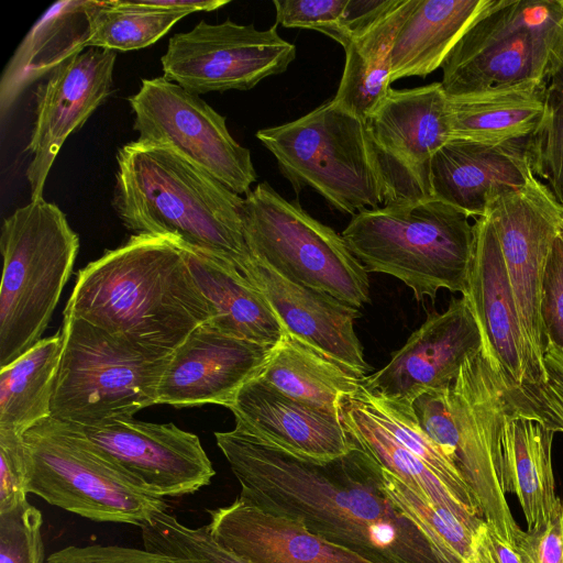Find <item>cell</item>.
Listing matches in <instances>:
<instances>
[{
	"label": "cell",
	"mask_w": 563,
	"mask_h": 563,
	"mask_svg": "<svg viewBox=\"0 0 563 563\" xmlns=\"http://www.w3.org/2000/svg\"><path fill=\"white\" fill-rule=\"evenodd\" d=\"M400 0H349L344 9L341 29L344 35L343 47L349 41L378 23Z\"/></svg>",
	"instance_id": "46"
},
{
	"label": "cell",
	"mask_w": 563,
	"mask_h": 563,
	"mask_svg": "<svg viewBox=\"0 0 563 563\" xmlns=\"http://www.w3.org/2000/svg\"><path fill=\"white\" fill-rule=\"evenodd\" d=\"M274 347L224 334L206 322L170 355L157 404L229 408L242 387L261 376Z\"/></svg>",
	"instance_id": "19"
},
{
	"label": "cell",
	"mask_w": 563,
	"mask_h": 563,
	"mask_svg": "<svg viewBox=\"0 0 563 563\" xmlns=\"http://www.w3.org/2000/svg\"><path fill=\"white\" fill-rule=\"evenodd\" d=\"M385 205L434 199L432 157L451 137L449 99L441 82L390 89L366 120Z\"/></svg>",
	"instance_id": "14"
},
{
	"label": "cell",
	"mask_w": 563,
	"mask_h": 563,
	"mask_svg": "<svg viewBox=\"0 0 563 563\" xmlns=\"http://www.w3.org/2000/svg\"><path fill=\"white\" fill-rule=\"evenodd\" d=\"M483 338L465 295L432 313L379 371L362 379L373 396L412 406L424 393L449 387L467 358L483 349Z\"/></svg>",
	"instance_id": "17"
},
{
	"label": "cell",
	"mask_w": 563,
	"mask_h": 563,
	"mask_svg": "<svg viewBox=\"0 0 563 563\" xmlns=\"http://www.w3.org/2000/svg\"><path fill=\"white\" fill-rule=\"evenodd\" d=\"M545 84L528 81L448 98L452 137L499 144L530 136L544 112Z\"/></svg>",
	"instance_id": "29"
},
{
	"label": "cell",
	"mask_w": 563,
	"mask_h": 563,
	"mask_svg": "<svg viewBox=\"0 0 563 563\" xmlns=\"http://www.w3.org/2000/svg\"><path fill=\"white\" fill-rule=\"evenodd\" d=\"M542 364V378L532 385H520V391L544 423L563 433V353L545 343Z\"/></svg>",
	"instance_id": "40"
},
{
	"label": "cell",
	"mask_w": 563,
	"mask_h": 563,
	"mask_svg": "<svg viewBox=\"0 0 563 563\" xmlns=\"http://www.w3.org/2000/svg\"><path fill=\"white\" fill-rule=\"evenodd\" d=\"M135 141L165 147L238 195L257 179L251 152L230 134L225 117L164 76L145 78L129 97Z\"/></svg>",
	"instance_id": "12"
},
{
	"label": "cell",
	"mask_w": 563,
	"mask_h": 563,
	"mask_svg": "<svg viewBox=\"0 0 563 563\" xmlns=\"http://www.w3.org/2000/svg\"><path fill=\"white\" fill-rule=\"evenodd\" d=\"M64 317L174 352L211 309L177 245L134 234L77 273Z\"/></svg>",
	"instance_id": "2"
},
{
	"label": "cell",
	"mask_w": 563,
	"mask_h": 563,
	"mask_svg": "<svg viewBox=\"0 0 563 563\" xmlns=\"http://www.w3.org/2000/svg\"><path fill=\"white\" fill-rule=\"evenodd\" d=\"M64 346L60 329L41 339L0 371V431L23 435L51 417L56 375Z\"/></svg>",
	"instance_id": "32"
},
{
	"label": "cell",
	"mask_w": 563,
	"mask_h": 563,
	"mask_svg": "<svg viewBox=\"0 0 563 563\" xmlns=\"http://www.w3.org/2000/svg\"><path fill=\"white\" fill-rule=\"evenodd\" d=\"M470 217L437 199L365 209L341 235L367 273L400 279L415 298L466 294L474 230Z\"/></svg>",
	"instance_id": "5"
},
{
	"label": "cell",
	"mask_w": 563,
	"mask_h": 563,
	"mask_svg": "<svg viewBox=\"0 0 563 563\" xmlns=\"http://www.w3.org/2000/svg\"><path fill=\"white\" fill-rule=\"evenodd\" d=\"M178 247L210 306L209 325L224 334L262 344L275 346L282 340L286 333L283 323L262 291L236 268Z\"/></svg>",
	"instance_id": "27"
},
{
	"label": "cell",
	"mask_w": 563,
	"mask_h": 563,
	"mask_svg": "<svg viewBox=\"0 0 563 563\" xmlns=\"http://www.w3.org/2000/svg\"><path fill=\"white\" fill-rule=\"evenodd\" d=\"M98 4L95 0L58 1L37 20L2 74L1 117L27 86L88 47Z\"/></svg>",
	"instance_id": "26"
},
{
	"label": "cell",
	"mask_w": 563,
	"mask_h": 563,
	"mask_svg": "<svg viewBox=\"0 0 563 563\" xmlns=\"http://www.w3.org/2000/svg\"><path fill=\"white\" fill-rule=\"evenodd\" d=\"M189 13L147 4L144 0L99 1L88 47L132 51L162 38Z\"/></svg>",
	"instance_id": "35"
},
{
	"label": "cell",
	"mask_w": 563,
	"mask_h": 563,
	"mask_svg": "<svg viewBox=\"0 0 563 563\" xmlns=\"http://www.w3.org/2000/svg\"><path fill=\"white\" fill-rule=\"evenodd\" d=\"M26 488L49 505L98 522L142 527L165 499L103 457L71 423L47 418L23 434Z\"/></svg>",
	"instance_id": "9"
},
{
	"label": "cell",
	"mask_w": 563,
	"mask_h": 563,
	"mask_svg": "<svg viewBox=\"0 0 563 563\" xmlns=\"http://www.w3.org/2000/svg\"><path fill=\"white\" fill-rule=\"evenodd\" d=\"M147 4L169 10L192 13L196 11H213L227 3L228 0H144Z\"/></svg>",
	"instance_id": "47"
},
{
	"label": "cell",
	"mask_w": 563,
	"mask_h": 563,
	"mask_svg": "<svg viewBox=\"0 0 563 563\" xmlns=\"http://www.w3.org/2000/svg\"><path fill=\"white\" fill-rule=\"evenodd\" d=\"M497 0H418L390 52L391 82L442 67L466 29Z\"/></svg>",
	"instance_id": "28"
},
{
	"label": "cell",
	"mask_w": 563,
	"mask_h": 563,
	"mask_svg": "<svg viewBox=\"0 0 563 563\" xmlns=\"http://www.w3.org/2000/svg\"><path fill=\"white\" fill-rule=\"evenodd\" d=\"M43 516L29 501L0 512V563H44Z\"/></svg>",
	"instance_id": "39"
},
{
	"label": "cell",
	"mask_w": 563,
	"mask_h": 563,
	"mask_svg": "<svg viewBox=\"0 0 563 563\" xmlns=\"http://www.w3.org/2000/svg\"><path fill=\"white\" fill-rule=\"evenodd\" d=\"M45 563H179L170 555L148 550L113 545H68L46 559Z\"/></svg>",
	"instance_id": "44"
},
{
	"label": "cell",
	"mask_w": 563,
	"mask_h": 563,
	"mask_svg": "<svg viewBox=\"0 0 563 563\" xmlns=\"http://www.w3.org/2000/svg\"><path fill=\"white\" fill-rule=\"evenodd\" d=\"M417 3L418 0H400L378 23L343 47L345 63L332 99L335 104L366 121L383 102L391 89L389 57L394 41Z\"/></svg>",
	"instance_id": "31"
},
{
	"label": "cell",
	"mask_w": 563,
	"mask_h": 563,
	"mask_svg": "<svg viewBox=\"0 0 563 563\" xmlns=\"http://www.w3.org/2000/svg\"><path fill=\"white\" fill-rule=\"evenodd\" d=\"M245 277L262 291L288 333L361 377L372 371L354 330L358 308L292 283L254 257Z\"/></svg>",
	"instance_id": "20"
},
{
	"label": "cell",
	"mask_w": 563,
	"mask_h": 563,
	"mask_svg": "<svg viewBox=\"0 0 563 563\" xmlns=\"http://www.w3.org/2000/svg\"><path fill=\"white\" fill-rule=\"evenodd\" d=\"M256 137L297 194L312 188L352 217L385 205L366 121L332 99L294 121L258 130Z\"/></svg>",
	"instance_id": "8"
},
{
	"label": "cell",
	"mask_w": 563,
	"mask_h": 563,
	"mask_svg": "<svg viewBox=\"0 0 563 563\" xmlns=\"http://www.w3.org/2000/svg\"><path fill=\"white\" fill-rule=\"evenodd\" d=\"M23 435L0 431V512L27 501Z\"/></svg>",
	"instance_id": "43"
},
{
	"label": "cell",
	"mask_w": 563,
	"mask_h": 563,
	"mask_svg": "<svg viewBox=\"0 0 563 563\" xmlns=\"http://www.w3.org/2000/svg\"><path fill=\"white\" fill-rule=\"evenodd\" d=\"M528 137L499 144L451 137L431 161L433 198L470 218L481 217L490 199L523 187L533 176Z\"/></svg>",
	"instance_id": "23"
},
{
	"label": "cell",
	"mask_w": 563,
	"mask_h": 563,
	"mask_svg": "<svg viewBox=\"0 0 563 563\" xmlns=\"http://www.w3.org/2000/svg\"><path fill=\"white\" fill-rule=\"evenodd\" d=\"M489 220L505 263L533 372L543 376L544 336L540 317L542 280L563 207L534 175L521 188L488 201Z\"/></svg>",
	"instance_id": "15"
},
{
	"label": "cell",
	"mask_w": 563,
	"mask_h": 563,
	"mask_svg": "<svg viewBox=\"0 0 563 563\" xmlns=\"http://www.w3.org/2000/svg\"><path fill=\"white\" fill-rule=\"evenodd\" d=\"M207 512L213 538L251 563H374L240 496Z\"/></svg>",
	"instance_id": "24"
},
{
	"label": "cell",
	"mask_w": 563,
	"mask_h": 563,
	"mask_svg": "<svg viewBox=\"0 0 563 563\" xmlns=\"http://www.w3.org/2000/svg\"><path fill=\"white\" fill-rule=\"evenodd\" d=\"M517 386L483 346L449 387L424 393L412 404L422 430L461 472L484 520L514 548L521 529L506 498L503 433Z\"/></svg>",
	"instance_id": "4"
},
{
	"label": "cell",
	"mask_w": 563,
	"mask_h": 563,
	"mask_svg": "<svg viewBox=\"0 0 563 563\" xmlns=\"http://www.w3.org/2000/svg\"><path fill=\"white\" fill-rule=\"evenodd\" d=\"M145 550L170 555L179 563H251L219 543L208 525L191 528L166 511L141 527Z\"/></svg>",
	"instance_id": "38"
},
{
	"label": "cell",
	"mask_w": 563,
	"mask_h": 563,
	"mask_svg": "<svg viewBox=\"0 0 563 563\" xmlns=\"http://www.w3.org/2000/svg\"><path fill=\"white\" fill-rule=\"evenodd\" d=\"M242 225L252 256L284 278L356 308L369 302L367 272L342 235L268 183L246 194Z\"/></svg>",
	"instance_id": "11"
},
{
	"label": "cell",
	"mask_w": 563,
	"mask_h": 563,
	"mask_svg": "<svg viewBox=\"0 0 563 563\" xmlns=\"http://www.w3.org/2000/svg\"><path fill=\"white\" fill-rule=\"evenodd\" d=\"M355 395L399 443L423 461L445 483L472 515L482 517L473 493L461 472L444 451L422 430L412 406L377 398L371 395L362 384Z\"/></svg>",
	"instance_id": "36"
},
{
	"label": "cell",
	"mask_w": 563,
	"mask_h": 563,
	"mask_svg": "<svg viewBox=\"0 0 563 563\" xmlns=\"http://www.w3.org/2000/svg\"><path fill=\"white\" fill-rule=\"evenodd\" d=\"M467 297L483 346L517 385L537 383L512 289L495 231L485 214L475 218Z\"/></svg>",
	"instance_id": "21"
},
{
	"label": "cell",
	"mask_w": 563,
	"mask_h": 563,
	"mask_svg": "<svg viewBox=\"0 0 563 563\" xmlns=\"http://www.w3.org/2000/svg\"><path fill=\"white\" fill-rule=\"evenodd\" d=\"M340 417L362 449L424 500L449 508L465 519L481 517L472 515L423 461L399 443L365 408L355 393L342 398Z\"/></svg>",
	"instance_id": "33"
},
{
	"label": "cell",
	"mask_w": 563,
	"mask_h": 563,
	"mask_svg": "<svg viewBox=\"0 0 563 563\" xmlns=\"http://www.w3.org/2000/svg\"><path fill=\"white\" fill-rule=\"evenodd\" d=\"M229 409L236 429L307 460L328 462L355 446L341 418L286 396L261 377L244 385Z\"/></svg>",
	"instance_id": "22"
},
{
	"label": "cell",
	"mask_w": 563,
	"mask_h": 563,
	"mask_svg": "<svg viewBox=\"0 0 563 563\" xmlns=\"http://www.w3.org/2000/svg\"><path fill=\"white\" fill-rule=\"evenodd\" d=\"M563 1V0H562Z\"/></svg>",
	"instance_id": "48"
},
{
	"label": "cell",
	"mask_w": 563,
	"mask_h": 563,
	"mask_svg": "<svg viewBox=\"0 0 563 563\" xmlns=\"http://www.w3.org/2000/svg\"><path fill=\"white\" fill-rule=\"evenodd\" d=\"M540 317L544 342L563 353V229L553 241L545 265Z\"/></svg>",
	"instance_id": "42"
},
{
	"label": "cell",
	"mask_w": 563,
	"mask_h": 563,
	"mask_svg": "<svg viewBox=\"0 0 563 563\" xmlns=\"http://www.w3.org/2000/svg\"><path fill=\"white\" fill-rule=\"evenodd\" d=\"M349 0H274L276 24L318 31L344 44L341 20Z\"/></svg>",
	"instance_id": "41"
},
{
	"label": "cell",
	"mask_w": 563,
	"mask_h": 563,
	"mask_svg": "<svg viewBox=\"0 0 563 563\" xmlns=\"http://www.w3.org/2000/svg\"><path fill=\"white\" fill-rule=\"evenodd\" d=\"M74 426L103 457L163 498L195 494L216 475L199 438L172 422L132 417Z\"/></svg>",
	"instance_id": "16"
},
{
	"label": "cell",
	"mask_w": 563,
	"mask_h": 563,
	"mask_svg": "<svg viewBox=\"0 0 563 563\" xmlns=\"http://www.w3.org/2000/svg\"><path fill=\"white\" fill-rule=\"evenodd\" d=\"M117 164L112 206L128 230L166 239L245 277L253 256L243 234L244 198L162 146L130 142L118 150Z\"/></svg>",
	"instance_id": "3"
},
{
	"label": "cell",
	"mask_w": 563,
	"mask_h": 563,
	"mask_svg": "<svg viewBox=\"0 0 563 563\" xmlns=\"http://www.w3.org/2000/svg\"><path fill=\"white\" fill-rule=\"evenodd\" d=\"M562 55V0H497L454 45L440 82L448 98L545 84Z\"/></svg>",
	"instance_id": "10"
},
{
	"label": "cell",
	"mask_w": 563,
	"mask_h": 563,
	"mask_svg": "<svg viewBox=\"0 0 563 563\" xmlns=\"http://www.w3.org/2000/svg\"><path fill=\"white\" fill-rule=\"evenodd\" d=\"M62 330L51 418L87 427L132 418L157 404L173 352L132 342L74 317H64Z\"/></svg>",
	"instance_id": "7"
},
{
	"label": "cell",
	"mask_w": 563,
	"mask_h": 563,
	"mask_svg": "<svg viewBox=\"0 0 563 563\" xmlns=\"http://www.w3.org/2000/svg\"><path fill=\"white\" fill-rule=\"evenodd\" d=\"M382 472L387 496L427 533L450 563H499L492 530L482 517L462 518L449 508L424 500L388 470L382 467Z\"/></svg>",
	"instance_id": "34"
},
{
	"label": "cell",
	"mask_w": 563,
	"mask_h": 563,
	"mask_svg": "<svg viewBox=\"0 0 563 563\" xmlns=\"http://www.w3.org/2000/svg\"><path fill=\"white\" fill-rule=\"evenodd\" d=\"M214 435L240 497L257 507L374 563H450L387 496L382 466L355 440L346 454L316 462L236 428Z\"/></svg>",
	"instance_id": "1"
},
{
	"label": "cell",
	"mask_w": 563,
	"mask_h": 563,
	"mask_svg": "<svg viewBox=\"0 0 563 563\" xmlns=\"http://www.w3.org/2000/svg\"><path fill=\"white\" fill-rule=\"evenodd\" d=\"M0 367L41 339L70 277L79 238L65 213L44 198L31 200L1 225Z\"/></svg>",
	"instance_id": "6"
},
{
	"label": "cell",
	"mask_w": 563,
	"mask_h": 563,
	"mask_svg": "<svg viewBox=\"0 0 563 563\" xmlns=\"http://www.w3.org/2000/svg\"><path fill=\"white\" fill-rule=\"evenodd\" d=\"M516 550L523 563H563V505L536 530H520Z\"/></svg>",
	"instance_id": "45"
},
{
	"label": "cell",
	"mask_w": 563,
	"mask_h": 563,
	"mask_svg": "<svg viewBox=\"0 0 563 563\" xmlns=\"http://www.w3.org/2000/svg\"><path fill=\"white\" fill-rule=\"evenodd\" d=\"M296 46L279 36L277 24L257 30L230 19L201 20L168 41L161 57L163 76L196 95L250 90L263 79L285 73Z\"/></svg>",
	"instance_id": "13"
},
{
	"label": "cell",
	"mask_w": 563,
	"mask_h": 563,
	"mask_svg": "<svg viewBox=\"0 0 563 563\" xmlns=\"http://www.w3.org/2000/svg\"><path fill=\"white\" fill-rule=\"evenodd\" d=\"M114 51L88 47L69 58L35 92V121L26 146L31 200L43 198L44 185L66 139L80 129L113 90Z\"/></svg>",
	"instance_id": "18"
},
{
	"label": "cell",
	"mask_w": 563,
	"mask_h": 563,
	"mask_svg": "<svg viewBox=\"0 0 563 563\" xmlns=\"http://www.w3.org/2000/svg\"><path fill=\"white\" fill-rule=\"evenodd\" d=\"M260 377L286 396L339 418L342 398L354 394L364 378L287 331Z\"/></svg>",
	"instance_id": "30"
},
{
	"label": "cell",
	"mask_w": 563,
	"mask_h": 563,
	"mask_svg": "<svg viewBox=\"0 0 563 563\" xmlns=\"http://www.w3.org/2000/svg\"><path fill=\"white\" fill-rule=\"evenodd\" d=\"M552 430L526 402L519 385L503 433L504 485L522 509L528 529L545 526L563 505L555 493Z\"/></svg>",
	"instance_id": "25"
},
{
	"label": "cell",
	"mask_w": 563,
	"mask_h": 563,
	"mask_svg": "<svg viewBox=\"0 0 563 563\" xmlns=\"http://www.w3.org/2000/svg\"><path fill=\"white\" fill-rule=\"evenodd\" d=\"M531 170L563 207V55L545 84L544 112L528 137Z\"/></svg>",
	"instance_id": "37"
}]
</instances>
